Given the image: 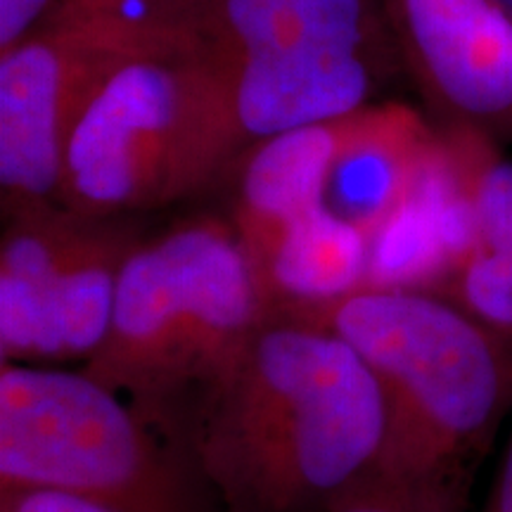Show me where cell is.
Wrapping results in <instances>:
<instances>
[{
	"label": "cell",
	"mask_w": 512,
	"mask_h": 512,
	"mask_svg": "<svg viewBox=\"0 0 512 512\" xmlns=\"http://www.w3.org/2000/svg\"><path fill=\"white\" fill-rule=\"evenodd\" d=\"M190 463L226 512H323L370 477L387 406L358 351L275 309L197 392Z\"/></svg>",
	"instance_id": "1"
},
{
	"label": "cell",
	"mask_w": 512,
	"mask_h": 512,
	"mask_svg": "<svg viewBox=\"0 0 512 512\" xmlns=\"http://www.w3.org/2000/svg\"><path fill=\"white\" fill-rule=\"evenodd\" d=\"M290 313L337 332L380 384L387 441L373 475L470 482L512 406L510 344L425 290L361 287Z\"/></svg>",
	"instance_id": "2"
},
{
	"label": "cell",
	"mask_w": 512,
	"mask_h": 512,
	"mask_svg": "<svg viewBox=\"0 0 512 512\" xmlns=\"http://www.w3.org/2000/svg\"><path fill=\"white\" fill-rule=\"evenodd\" d=\"M275 309L238 230L195 221L121 264L112 325L83 373L133 406L162 413L200 392Z\"/></svg>",
	"instance_id": "3"
},
{
	"label": "cell",
	"mask_w": 512,
	"mask_h": 512,
	"mask_svg": "<svg viewBox=\"0 0 512 512\" xmlns=\"http://www.w3.org/2000/svg\"><path fill=\"white\" fill-rule=\"evenodd\" d=\"M235 131L230 64L136 57L102 76L64 147L62 202L110 219L181 197L207 176Z\"/></svg>",
	"instance_id": "4"
},
{
	"label": "cell",
	"mask_w": 512,
	"mask_h": 512,
	"mask_svg": "<svg viewBox=\"0 0 512 512\" xmlns=\"http://www.w3.org/2000/svg\"><path fill=\"white\" fill-rule=\"evenodd\" d=\"M200 482L133 403L83 370L0 366V486H48L114 512H209Z\"/></svg>",
	"instance_id": "5"
},
{
	"label": "cell",
	"mask_w": 512,
	"mask_h": 512,
	"mask_svg": "<svg viewBox=\"0 0 512 512\" xmlns=\"http://www.w3.org/2000/svg\"><path fill=\"white\" fill-rule=\"evenodd\" d=\"M53 207L15 216L0 249V358L88 361L112 325L124 235Z\"/></svg>",
	"instance_id": "6"
},
{
	"label": "cell",
	"mask_w": 512,
	"mask_h": 512,
	"mask_svg": "<svg viewBox=\"0 0 512 512\" xmlns=\"http://www.w3.org/2000/svg\"><path fill=\"white\" fill-rule=\"evenodd\" d=\"M119 62L55 29L0 55V188L12 219L62 200L76 114Z\"/></svg>",
	"instance_id": "7"
},
{
	"label": "cell",
	"mask_w": 512,
	"mask_h": 512,
	"mask_svg": "<svg viewBox=\"0 0 512 512\" xmlns=\"http://www.w3.org/2000/svg\"><path fill=\"white\" fill-rule=\"evenodd\" d=\"M408 46L451 126L512 128V19L494 0H399Z\"/></svg>",
	"instance_id": "8"
},
{
	"label": "cell",
	"mask_w": 512,
	"mask_h": 512,
	"mask_svg": "<svg viewBox=\"0 0 512 512\" xmlns=\"http://www.w3.org/2000/svg\"><path fill=\"white\" fill-rule=\"evenodd\" d=\"M370 69L361 50H299L230 62L235 131L273 138L363 110Z\"/></svg>",
	"instance_id": "9"
},
{
	"label": "cell",
	"mask_w": 512,
	"mask_h": 512,
	"mask_svg": "<svg viewBox=\"0 0 512 512\" xmlns=\"http://www.w3.org/2000/svg\"><path fill=\"white\" fill-rule=\"evenodd\" d=\"M434 138L437 131L403 105L351 114L347 136L325 185L323 204L373 238L401 204Z\"/></svg>",
	"instance_id": "10"
},
{
	"label": "cell",
	"mask_w": 512,
	"mask_h": 512,
	"mask_svg": "<svg viewBox=\"0 0 512 512\" xmlns=\"http://www.w3.org/2000/svg\"><path fill=\"white\" fill-rule=\"evenodd\" d=\"M349 117L261 140L242 171L238 235L256 271L280 235L323 204Z\"/></svg>",
	"instance_id": "11"
},
{
	"label": "cell",
	"mask_w": 512,
	"mask_h": 512,
	"mask_svg": "<svg viewBox=\"0 0 512 512\" xmlns=\"http://www.w3.org/2000/svg\"><path fill=\"white\" fill-rule=\"evenodd\" d=\"M370 238L320 204L280 235L259 264L273 309L306 311L368 283Z\"/></svg>",
	"instance_id": "12"
},
{
	"label": "cell",
	"mask_w": 512,
	"mask_h": 512,
	"mask_svg": "<svg viewBox=\"0 0 512 512\" xmlns=\"http://www.w3.org/2000/svg\"><path fill=\"white\" fill-rule=\"evenodd\" d=\"M233 62L299 50H361L368 36L363 0H219Z\"/></svg>",
	"instance_id": "13"
},
{
	"label": "cell",
	"mask_w": 512,
	"mask_h": 512,
	"mask_svg": "<svg viewBox=\"0 0 512 512\" xmlns=\"http://www.w3.org/2000/svg\"><path fill=\"white\" fill-rule=\"evenodd\" d=\"M437 294L512 347V249L475 245Z\"/></svg>",
	"instance_id": "14"
},
{
	"label": "cell",
	"mask_w": 512,
	"mask_h": 512,
	"mask_svg": "<svg viewBox=\"0 0 512 512\" xmlns=\"http://www.w3.org/2000/svg\"><path fill=\"white\" fill-rule=\"evenodd\" d=\"M323 512H467V482H399L370 475Z\"/></svg>",
	"instance_id": "15"
},
{
	"label": "cell",
	"mask_w": 512,
	"mask_h": 512,
	"mask_svg": "<svg viewBox=\"0 0 512 512\" xmlns=\"http://www.w3.org/2000/svg\"><path fill=\"white\" fill-rule=\"evenodd\" d=\"M0 512H114L105 505L48 486H0Z\"/></svg>",
	"instance_id": "16"
},
{
	"label": "cell",
	"mask_w": 512,
	"mask_h": 512,
	"mask_svg": "<svg viewBox=\"0 0 512 512\" xmlns=\"http://www.w3.org/2000/svg\"><path fill=\"white\" fill-rule=\"evenodd\" d=\"M57 0H0V55L29 41L31 29L53 15Z\"/></svg>",
	"instance_id": "17"
},
{
	"label": "cell",
	"mask_w": 512,
	"mask_h": 512,
	"mask_svg": "<svg viewBox=\"0 0 512 512\" xmlns=\"http://www.w3.org/2000/svg\"><path fill=\"white\" fill-rule=\"evenodd\" d=\"M482 512H512V434Z\"/></svg>",
	"instance_id": "18"
},
{
	"label": "cell",
	"mask_w": 512,
	"mask_h": 512,
	"mask_svg": "<svg viewBox=\"0 0 512 512\" xmlns=\"http://www.w3.org/2000/svg\"><path fill=\"white\" fill-rule=\"evenodd\" d=\"M88 3H107V0H57L55 8H60V5H88ZM185 3H200V0H185Z\"/></svg>",
	"instance_id": "19"
},
{
	"label": "cell",
	"mask_w": 512,
	"mask_h": 512,
	"mask_svg": "<svg viewBox=\"0 0 512 512\" xmlns=\"http://www.w3.org/2000/svg\"><path fill=\"white\" fill-rule=\"evenodd\" d=\"M494 3L505 12V15L512 19V0H494Z\"/></svg>",
	"instance_id": "20"
}]
</instances>
